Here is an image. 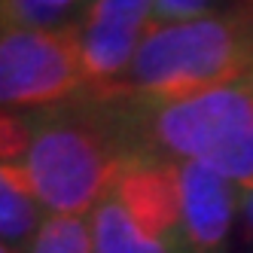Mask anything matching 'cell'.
Masks as SVG:
<instances>
[{
    "label": "cell",
    "instance_id": "1",
    "mask_svg": "<svg viewBox=\"0 0 253 253\" xmlns=\"http://www.w3.org/2000/svg\"><path fill=\"white\" fill-rule=\"evenodd\" d=\"M125 159L202 162L253 186V77L186 98L92 95Z\"/></svg>",
    "mask_w": 253,
    "mask_h": 253
},
{
    "label": "cell",
    "instance_id": "2",
    "mask_svg": "<svg viewBox=\"0 0 253 253\" xmlns=\"http://www.w3.org/2000/svg\"><path fill=\"white\" fill-rule=\"evenodd\" d=\"M0 162L49 216L92 213L122 168V150L95 98L0 110Z\"/></svg>",
    "mask_w": 253,
    "mask_h": 253
},
{
    "label": "cell",
    "instance_id": "3",
    "mask_svg": "<svg viewBox=\"0 0 253 253\" xmlns=\"http://www.w3.org/2000/svg\"><path fill=\"white\" fill-rule=\"evenodd\" d=\"M253 77V15L220 12L153 25L116 92L134 98H186Z\"/></svg>",
    "mask_w": 253,
    "mask_h": 253
},
{
    "label": "cell",
    "instance_id": "4",
    "mask_svg": "<svg viewBox=\"0 0 253 253\" xmlns=\"http://www.w3.org/2000/svg\"><path fill=\"white\" fill-rule=\"evenodd\" d=\"M83 88L74 28L40 31L0 19V110L55 107Z\"/></svg>",
    "mask_w": 253,
    "mask_h": 253
},
{
    "label": "cell",
    "instance_id": "5",
    "mask_svg": "<svg viewBox=\"0 0 253 253\" xmlns=\"http://www.w3.org/2000/svg\"><path fill=\"white\" fill-rule=\"evenodd\" d=\"M153 25V0H92L88 3L74 28L88 92H116Z\"/></svg>",
    "mask_w": 253,
    "mask_h": 253
},
{
    "label": "cell",
    "instance_id": "6",
    "mask_svg": "<svg viewBox=\"0 0 253 253\" xmlns=\"http://www.w3.org/2000/svg\"><path fill=\"white\" fill-rule=\"evenodd\" d=\"M180 223L192 253H226L235 213L241 208V186L202 162H177Z\"/></svg>",
    "mask_w": 253,
    "mask_h": 253
},
{
    "label": "cell",
    "instance_id": "7",
    "mask_svg": "<svg viewBox=\"0 0 253 253\" xmlns=\"http://www.w3.org/2000/svg\"><path fill=\"white\" fill-rule=\"evenodd\" d=\"M110 189L137 226L162 238H186L174 165L156 159H125Z\"/></svg>",
    "mask_w": 253,
    "mask_h": 253
},
{
    "label": "cell",
    "instance_id": "8",
    "mask_svg": "<svg viewBox=\"0 0 253 253\" xmlns=\"http://www.w3.org/2000/svg\"><path fill=\"white\" fill-rule=\"evenodd\" d=\"M88 229L95 253H192L186 238H162L137 226L113 189H107L95 205Z\"/></svg>",
    "mask_w": 253,
    "mask_h": 253
},
{
    "label": "cell",
    "instance_id": "9",
    "mask_svg": "<svg viewBox=\"0 0 253 253\" xmlns=\"http://www.w3.org/2000/svg\"><path fill=\"white\" fill-rule=\"evenodd\" d=\"M43 223L46 216L37 198L15 177V171L0 162V241L12 253H28Z\"/></svg>",
    "mask_w": 253,
    "mask_h": 253
},
{
    "label": "cell",
    "instance_id": "10",
    "mask_svg": "<svg viewBox=\"0 0 253 253\" xmlns=\"http://www.w3.org/2000/svg\"><path fill=\"white\" fill-rule=\"evenodd\" d=\"M92 0H0V19L40 31L77 28Z\"/></svg>",
    "mask_w": 253,
    "mask_h": 253
},
{
    "label": "cell",
    "instance_id": "11",
    "mask_svg": "<svg viewBox=\"0 0 253 253\" xmlns=\"http://www.w3.org/2000/svg\"><path fill=\"white\" fill-rule=\"evenodd\" d=\"M28 253H95L92 229L83 216H46Z\"/></svg>",
    "mask_w": 253,
    "mask_h": 253
},
{
    "label": "cell",
    "instance_id": "12",
    "mask_svg": "<svg viewBox=\"0 0 253 253\" xmlns=\"http://www.w3.org/2000/svg\"><path fill=\"white\" fill-rule=\"evenodd\" d=\"M213 0H153V15L156 25H171V22H189L211 15Z\"/></svg>",
    "mask_w": 253,
    "mask_h": 253
},
{
    "label": "cell",
    "instance_id": "13",
    "mask_svg": "<svg viewBox=\"0 0 253 253\" xmlns=\"http://www.w3.org/2000/svg\"><path fill=\"white\" fill-rule=\"evenodd\" d=\"M241 220H244V229L247 235H253V186L250 189H241Z\"/></svg>",
    "mask_w": 253,
    "mask_h": 253
},
{
    "label": "cell",
    "instance_id": "14",
    "mask_svg": "<svg viewBox=\"0 0 253 253\" xmlns=\"http://www.w3.org/2000/svg\"><path fill=\"white\" fill-rule=\"evenodd\" d=\"M0 253H12V250H9V247H6L3 241H0Z\"/></svg>",
    "mask_w": 253,
    "mask_h": 253
}]
</instances>
